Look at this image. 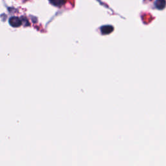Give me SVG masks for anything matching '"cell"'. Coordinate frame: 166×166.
<instances>
[{
	"label": "cell",
	"instance_id": "1",
	"mask_svg": "<svg viewBox=\"0 0 166 166\" xmlns=\"http://www.w3.org/2000/svg\"><path fill=\"white\" fill-rule=\"evenodd\" d=\"M9 23L12 27H19L22 24V22L20 19L18 17L16 16H12L10 18L9 20Z\"/></svg>",
	"mask_w": 166,
	"mask_h": 166
},
{
	"label": "cell",
	"instance_id": "2",
	"mask_svg": "<svg viewBox=\"0 0 166 166\" xmlns=\"http://www.w3.org/2000/svg\"><path fill=\"white\" fill-rule=\"evenodd\" d=\"M155 6L158 10H163L166 6V1L165 0H156Z\"/></svg>",
	"mask_w": 166,
	"mask_h": 166
},
{
	"label": "cell",
	"instance_id": "3",
	"mask_svg": "<svg viewBox=\"0 0 166 166\" xmlns=\"http://www.w3.org/2000/svg\"><path fill=\"white\" fill-rule=\"evenodd\" d=\"M114 31V27L112 25H104L101 27V33L103 34H108Z\"/></svg>",
	"mask_w": 166,
	"mask_h": 166
},
{
	"label": "cell",
	"instance_id": "4",
	"mask_svg": "<svg viewBox=\"0 0 166 166\" xmlns=\"http://www.w3.org/2000/svg\"><path fill=\"white\" fill-rule=\"evenodd\" d=\"M50 4L56 6V7H61L62 5L64 4L65 0H49Z\"/></svg>",
	"mask_w": 166,
	"mask_h": 166
}]
</instances>
